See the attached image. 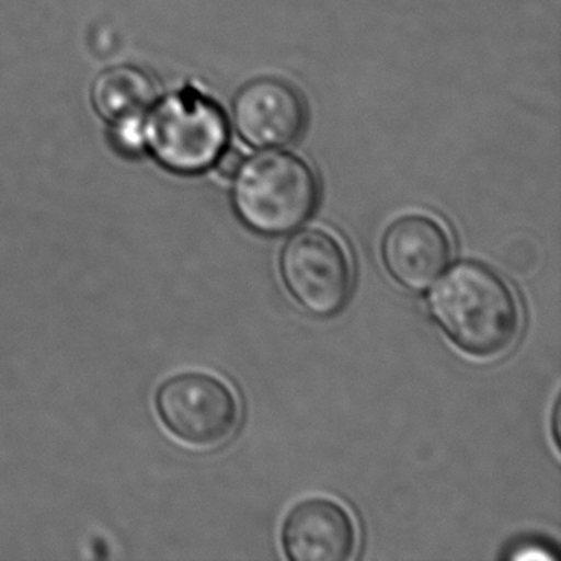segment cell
<instances>
[{
	"mask_svg": "<svg viewBox=\"0 0 561 561\" xmlns=\"http://www.w3.org/2000/svg\"><path fill=\"white\" fill-rule=\"evenodd\" d=\"M430 310L446 336L465 353H507L522 331V311L511 285L488 265H456L436 285Z\"/></svg>",
	"mask_w": 561,
	"mask_h": 561,
	"instance_id": "obj_1",
	"label": "cell"
},
{
	"mask_svg": "<svg viewBox=\"0 0 561 561\" xmlns=\"http://www.w3.org/2000/svg\"><path fill=\"white\" fill-rule=\"evenodd\" d=\"M232 179L236 213L259 234L295 231L311 218L320 203V182L313 169L290 152L251 157Z\"/></svg>",
	"mask_w": 561,
	"mask_h": 561,
	"instance_id": "obj_2",
	"label": "cell"
},
{
	"mask_svg": "<svg viewBox=\"0 0 561 561\" xmlns=\"http://www.w3.org/2000/svg\"><path fill=\"white\" fill-rule=\"evenodd\" d=\"M147 147L172 172L192 175L215 165L226 150L229 124L216 101L183 88L153 104L146 117Z\"/></svg>",
	"mask_w": 561,
	"mask_h": 561,
	"instance_id": "obj_3",
	"label": "cell"
},
{
	"mask_svg": "<svg viewBox=\"0 0 561 561\" xmlns=\"http://www.w3.org/2000/svg\"><path fill=\"white\" fill-rule=\"evenodd\" d=\"M157 410L169 432L196 449H218L238 432L241 405L234 390L205 373L173 376L157 393Z\"/></svg>",
	"mask_w": 561,
	"mask_h": 561,
	"instance_id": "obj_4",
	"label": "cell"
},
{
	"mask_svg": "<svg viewBox=\"0 0 561 561\" xmlns=\"http://www.w3.org/2000/svg\"><path fill=\"white\" fill-rule=\"evenodd\" d=\"M282 280L295 301L317 318L340 314L353 295L350 255L330 232L308 229L285 244Z\"/></svg>",
	"mask_w": 561,
	"mask_h": 561,
	"instance_id": "obj_5",
	"label": "cell"
},
{
	"mask_svg": "<svg viewBox=\"0 0 561 561\" xmlns=\"http://www.w3.org/2000/svg\"><path fill=\"white\" fill-rule=\"evenodd\" d=\"M239 137L254 149L294 144L307 126V106L287 81L259 78L245 84L232 104Z\"/></svg>",
	"mask_w": 561,
	"mask_h": 561,
	"instance_id": "obj_6",
	"label": "cell"
},
{
	"mask_svg": "<svg viewBox=\"0 0 561 561\" xmlns=\"http://www.w3.org/2000/svg\"><path fill=\"white\" fill-rule=\"evenodd\" d=\"M453 245L446 229L425 215L396 219L382 238V262L390 277L409 288L425 290L448 267Z\"/></svg>",
	"mask_w": 561,
	"mask_h": 561,
	"instance_id": "obj_7",
	"label": "cell"
},
{
	"mask_svg": "<svg viewBox=\"0 0 561 561\" xmlns=\"http://www.w3.org/2000/svg\"><path fill=\"white\" fill-rule=\"evenodd\" d=\"M282 545L291 561H346L356 553L357 528L343 505L311 497L285 518Z\"/></svg>",
	"mask_w": 561,
	"mask_h": 561,
	"instance_id": "obj_8",
	"label": "cell"
},
{
	"mask_svg": "<svg viewBox=\"0 0 561 561\" xmlns=\"http://www.w3.org/2000/svg\"><path fill=\"white\" fill-rule=\"evenodd\" d=\"M157 88L149 75L133 67L104 71L93 87V103L107 121L144 116L156 104Z\"/></svg>",
	"mask_w": 561,
	"mask_h": 561,
	"instance_id": "obj_9",
	"label": "cell"
},
{
	"mask_svg": "<svg viewBox=\"0 0 561 561\" xmlns=\"http://www.w3.org/2000/svg\"><path fill=\"white\" fill-rule=\"evenodd\" d=\"M113 144L119 152L140 153L147 149L146 114L144 116L124 117L113 123Z\"/></svg>",
	"mask_w": 561,
	"mask_h": 561,
	"instance_id": "obj_10",
	"label": "cell"
},
{
	"mask_svg": "<svg viewBox=\"0 0 561 561\" xmlns=\"http://www.w3.org/2000/svg\"><path fill=\"white\" fill-rule=\"evenodd\" d=\"M244 162V157L239 150H225V152L219 156V159L216 160V165H218L219 175L222 179H232V176L238 173L239 167Z\"/></svg>",
	"mask_w": 561,
	"mask_h": 561,
	"instance_id": "obj_11",
	"label": "cell"
},
{
	"mask_svg": "<svg viewBox=\"0 0 561 561\" xmlns=\"http://www.w3.org/2000/svg\"><path fill=\"white\" fill-rule=\"evenodd\" d=\"M560 403L557 402L553 410V436H554V446L560 445Z\"/></svg>",
	"mask_w": 561,
	"mask_h": 561,
	"instance_id": "obj_12",
	"label": "cell"
}]
</instances>
